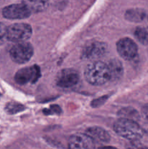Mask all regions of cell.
<instances>
[{
    "label": "cell",
    "instance_id": "obj_1",
    "mask_svg": "<svg viewBox=\"0 0 148 149\" xmlns=\"http://www.w3.org/2000/svg\"><path fill=\"white\" fill-rule=\"evenodd\" d=\"M84 76L86 81L92 85L99 86L110 80V74L107 64L96 61L86 68Z\"/></svg>",
    "mask_w": 148,
    "mask_h": 149
},
{
    "label": "cell",
    "instance_id": "obj_2",
    "mask_svg": "<svg viewBox=\"0 0 148 149\" xmlns=\"http://www.w3.org/2000/svg\"><path fill=\"white\" fill-rule=\"evenodd\" d=\"M113 128L118 135L131 141H138L144 135L139 124L129 119L120 118L115 122Z\"/></svg>",
    "mask_w": 148,
    "mask_h": 149
},
{
    "label": "cell",
    "instance_id": "obj_3",
    "mask_svg": "<svg viewBox=\"0 0 148 149\" xmlns=\"http://www.w3.org/2000/svg\"><path fill=\"white\" fill-rule=\"evenodd\" d=\"M32 28L27 23H15L7 27V40L16 43L26 42L32 36Z\"/></svg>",
    "mask_w": 148,
    "mask_h": 149
},
{
    "label": "cell",
    "instance_id": "obj_4",
    "mask_svg": "<svg viewBox=\"0 0 148 149\" xmlns=\"http://www.w3.org/2000/svg\"><path fill=\"white\" fill-rule=\"evenodd\" d=\"M33 55V48L28 42L17 43L10 50L11 59L15 63L23 64L29 61Z\"/></svg>",
    "mask_w": 148,
    "mask_h": 149
},
{
    "label": "cell",
    "instance_id": "obj_5",
    "mask_svg": "<svg viewBox=\"0 0 148 149\" xmlns=\"http://www.w3.org/2000/svg\"><path fill=\"white\" fill-rule=\"evenodd\" d=\"M116 47L119 55L126 61H131L137 55V45L130 38L120 39L117 42Z\"/></svg>",
    "mask_w": 148,
    "mask_h": 149
},
{
    "label": "cell",
    "instance_id": "obj_6",
    "mask_svg": "<svg viewBox=\"0 0 148 149\" xmlns=\"http://www.w3.org/2000/svg\"><path fill=\"white\" fill-rule=\"evenodd\" d=\"M40 68L36 65L21 68L15 75L16 83L24 85L28 82L34 83L40 78Z\"/></svg>",
    "mask_w": 148,
    "mask_h": 149
},
{
    "label": "cell",
    "instance_id": "obj_7",
    "mask_svg": "<svg viewBox=\"0 0 148 149\" xmlns=\"http://www.w3.org/2000/svg\"><path fill=\"white\" fill-rule=\"evenodd\" d=\"M107 45L99 41H93L84 47L82 52V58L86 60H96L105 55Z\"/></svg>",
    "mask_w": 148,
    "mask_h": 149
},
{
    "label": "cell",
    "instance_id": "obj_8",
    "mask_svg": "<svg viewBox=\"0 0 148 149\" xmlns=\"http://www.w3.org/2000/svg\"><path fill=\"white\" fill-rule=\"evenodd\" d=\"M79 81V74L73 69L62 70L56 77V84L61 88H70L74 87Z\"/></svg>",
    "mask_w": 148,
    "mask_h": 149
},
{
    "label": "cell",
    "instance_id": "obj_9",
    "mask_svg": "<svg viewBox=\"0 0 148 149\" xmlns=\"http://www.w3.org/2000/svg\"><path fill=\"white\" fill-rule=\"evenodd\" d=\"M31 13L23 4H13L7 6L2 10V15L10 20H20L28 17Z\"/></svg>",
    "mask_w": 148,
    "mask_h": 149
},
{
    "label": "cell",
    "instance_id": "obj_10",
    "mask_svg": "<svg viewBox=\"0 0 148 149\" xmlns=\"http://www.w3.org/2000/svg\"><path fill=\"white\" fill-rule=\"evenodd\" d=\"M68 148L69 149H94L95 142L86 133L74 134L68 140Z\"/></svg>",
    "mask_w": 148,
    "mask_h": 149
},
{
    "label": "cell",
    "instance_id": "obj_11",
    "mask_svg": "<svg viewBox=\"0 0 148 149\" xmlns=\"http://www.w3.org/2000/svg\"><path fill=\"white\" fill-rule=\"evenodd\" d=\"M86 134L94 142L108 143L110 141V135L107 131L100 127H91L86 131Z\"/></svg>",
    "mask_w": 148,
    "mask_h": 149
},
{
    "label": "cell",
    "instance_id": "obj_12",
    "mask_svg": "<svg viewBox=\"0 0 148 149\" xmlns=\"http://www.w3.org/2000/svg\"><path fill=\"white\" fill-rule=\"evenodd\" d=\"M23 4L30 13H40L46 10L49 4L48 0H23Z\"/></svg>",
    "mask_w": 148,
    "mask_h": 149
},
{
    "label": "cell",
    "instance_id": "obj_13",
    "mask_svg": "<svg viewBox=\"0 0 148 149\" xmlns=\"http://www.w3.org/2000/svg\"><path fill=\"white\" fill-rule=\"evenodd\" d=\"M107 65L110 70V80H118L123 76V67L119 60H110Z\"/></svg>",
    "mask_w": 148,
    "mask_h": 149
},
{
    "label": "cell",
    "instance_id": "obj_14",
    "mask_svg": "<svg viewBox=\"0 0 148 149\" xmlns=\"http://www.w3.org/2000/svg\"><path fill=\"white\" fill-rule=\"evenodd\" d=\"M146 17L145 10L142 9H130L125 13V18L131 22H140L143 20Z\"/></svg>",
    "mask_w": 148,
    "mask_h": 149
},
{
    "label": "cell",
    "instance_id": "obj_15",
    "mask_svg": "<svg viewBox=\"0 0 148 149\" xmlns=\"http://www.w3.org/2000/svg\"><path fill=\"white\" fill-rule=\"evenodd\" d=\"M118 116L121 119H129V120L135 121L136 122L137 121L140 120V116L139 113L136 111V110L131 107H126L120 109L118 112Z\"/></svg>",
    "mask_w": 148,
    "mask_h": 149
},
{
    "label": "cell",
    "instance_id": "obj_16",
    "mask_svg": "<svg viewBox=\"0 0 148 149\" xmlns=\"http://www.w3.org/2000/svg\"><path fill=\"white\" fill-rule=\"evenodd\" d=\"M134 36L142 45H148V31L145 28H136L134 31Z\"/></svg>",
    "mask_w": 148,
    "mask_h": 149
},
{
    "label": "cell",
    "instance_id": "obj_17",
    "mask_svg": "<svg viewBox=\"0 0 148 149\" xmlns=\"http://www.w3.org/2000/svg\"><path fill=\"white\" fill-rule=\"evenodd\" d=\"M26 109L23 105L15 102H10L8 103L5 106V111L8 114H15V113L21 112Z\"/></svg>",
    "mask_w": 148,
    "mask_h": 149
},
{
    "label": "cell",
    "instance_id": "obj_18",
    "mask_svg": "<svg viewBox=\"0 0 148 149\" xmlns=\"http://www.w3.org/2000/svg\"><path fill=\"white\" fill-rule=\"evenodd\" d=\"M7 27L2 23H0V45L4 44L7 39Z\"/></svg>",
    "mask_w": 148,
    "mask_h": 149
},
{
    "label": "cell",
    "instance_id": "obj_19",
    "mask_svg": "<svg viewBox=\"0 0 148 149\" xmlns=\"http://www.w3.org/2000/svg\"><path fill=\"white\" fill-rule=\"evenodd\" d=\"M45 111H44V113L46 115L48 114H60L61 113V109L59 108V106H57V105H53V106H50V109L49 110L48 109H44Z\"/></svg>",
    "mask_w": 148,
    "mask_h": 149
},
{
    "label": "cell",
    "instance_id": "obj_20",
    "mask_svg": "<svg viewBox=\"0 0 148 149\" xmlns=\"http://www.w3.org/2000/svg\"><path fill=\"white\" fill-rule=\"evenodd\" d=\"M107 96H103V97H100V98H97L96 100H93L91 103V106H92L93 107H99L100 106L102 105L104 102L107 100Z\"/></svg>",
    "mask_w": 148,
    "mask_h": 149
},
{
    "label": "cell",
    "instance_id": "obj_21",
    "mask_svg": "<svg viewBox=\"0 0 148 149\" xmlns=\"http://www.w3.org/2000/svg\"><path fill=\"white\" fill-rule=\"evenodd\" d=\"M142 127V130H143L144 133H146L148 135V120L146 119H144L143 122H142L141 125H139Z\"/></svg>",
    "mask_w": 148,
    "mask_h": 149
},
{
    "label": "cell",
    "instance_id": "obj_22",
    "mask_svg": "<svg viewBox=\"0 0 148 149\" xmlns=\"http://www.w3.org/2000/svg\"><path fill=\"white\" fill-rule=\"evenodd\" d=\"M142 111V113H143L145 119H147L148 120V104L145 105V106H143Z\"/></svg>",
    "mask_w": 148,
    "mask_h": 149
},
{
    "label": "cell",
    "instance_id": "obj_23",
    "mask_svg": "<svg viewBox=\"0 0 148 149\" xmlns=\"http://www.w3.org/2000/svg\"><path fill=\"white\" fill-rule=\"evenodd\" d=\"M98 149H118V148H115V147H113V146H102V147H100Z\"/></svg>",
    "mask_w": 148,
    "mask_h": 149
},
{
    "label": "cell",
    "instance_id": "obj_24",
    "mask_svg": "<svg viewBox=\"0 0 148 149\" xmlns=\"http://www.w3.org/2000/svg\"><path fill=\"white\" fill-rule=\"evenodd\" d=\"M139 149H148V147H145V146H140V147H139Z\"/></svg>",
    "mask_w": 148,
    "mask_h": 149
}]
</instances>
